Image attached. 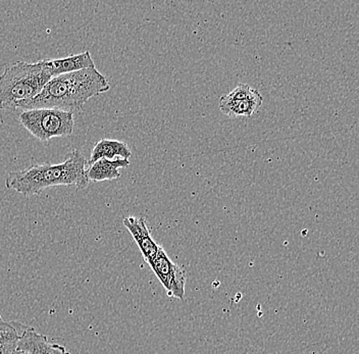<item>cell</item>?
<instances>
[{
    "label": "cell",
    "mask_w": 359,
    "mask_h": 354,
    "mask_svg": "<svg viewBox=\"0 0 359 354\" xmlns=\"http://www.w3.org/2000/svg\"><path fill=\"white\" fill-rule=\"evenodd\" d=\"M19 121L29 133L42 142L67 137L75 126L74 114L57 109H27L20 114Z\"/></svg>",
    "instance_id": "4"
},
{
    "label": "cell",
    "mask_w": 359,
    "mask_h": 354,
    "mask_svg": "<svg viewBox=\"0 0 359 354\" xmlns=\"http://www.w3.org/2000/svg\"><path fill=\"white\" fill-rule=\"evenodd\" d=\"M87 160L78 149L67 154L62 163L32 165L21 171L8 174L6 187L24 196L41 193L47 188L55 186H76L78 189L88 187L86 174Z\"/></svg>",
    "instance_id": "2"
},
{
    "label": "cell",
    "mask_w": 359,
    "mask_h": 354,
    "mask_svg": "<svg viewBox=\"0 0 359 354\" xmlns=\"http://www.w3.org/2000/svg\"><path fill=\"white\" fill-rule=\"evenodd\" d=\"M18 347V341L0 343V354H11Z\"/></svg>",
    "instance_id": "13"
},
{
    "label": "cell",
    "mask_w": 359,
    "mask_h": 354,
    "mask_svg": "<svg viewBox=\"0 0 359 354\" xmlns=\"http://www.w3.org/2000/svg\"><path fill=\"white\" fill-rule=\"evenodd\" d=\"M41 62L53 78L65 75V74L74 73L81 69L95 68V62L88 50L64 58H55V60L46 58V60H41Z\"/></svg>",
    "instance_id": "9"
},
{
    "label": "cell",
    "mask_w": 359,
    "mask_h": 354,
    "mask_svg": "<svg viewBox=\"0 0 359 354\" xmlns=\"http://www.w3.org/2000/svg\"><path fill=\"white\" fill-rule=\"evenodd\" d=\"M51 79L41 60L6 64L0 75V109L15 111L39 95Z\"/></svg>",
    "instance_id": "3"
},
{
    "label": "cell",
    "mask_w": 359,
    "mask_h": 354,
    "mask_svg": "<svg viewBox=\"0 0 359 354\" xmlns=\"http://www.w3.org/2000/svg\"><path fill=\"white\" fill-rule=\"evenodd\" d=\"M264 97L257 89L247 84H240L230 93L219 98V107L222 113L231 118L249 116L257 113L262 107Z\"/></svg>",
    "instance_id": "5"
},
{
    "label": "cell",
    "mask_w": 359,
    "mask_h": 354,
    "mask_svg": "<svg viewBox=\"0 0 359 354\" xmlns=\"http://www.w3.org/2000/svg\"><path fill=\"white\" fill-rule=\"evenodd\" d=\"M11 354H31L30 353H29V351H26V350H22V349H20V348H15V350L13 351V353H11Z\"/></svg>",
    "instance_id": "14"
},
{
    "label": "cell",
    "mask_w": 359,
    "mask_h": 354,
    "mask_svg": "<svg viewBox=\"0 0 359 354\" xmlns=\"http://www.w3.org/2000/svg\"><path fill=\"white\" fill-rule=\"evenodd\" d=\"M123 226L136 242L146 263L149 264L158 254L161 246L154 238L145 217H128L123 219Z\"/></svg>",
    "instance_id": "7"
},
{
    "label": "cell",
    "mask_w": 359,
    "mask_h": 354,
    "mask_svg": "<svg viewBox=\"0 0 359 354\" xmlns=\"http://www.w3.org/2000/svg\"><path fill=\"white\" fill-rule=\"evenodd\" d=\"M20 338V322H6L0 315V343L18 341Z\"/></svg>",
    "instance_id": "12"
},
{
    "label": "cell",
    "mask_w": 359,
    "mask_h": 354,
    "mask_svg": "<svg viewBox=\"0 0 359 354\" xmlns=\"http://www.w3.org/2000/svg\"><path fill=\"white\" fill-rule=\"evenodd\" d=\"M149 266L167 291L168 297L178 298L182 301L185 300V271L168 257L163 247Z\"/></svg>",
    "instance_id": "6"
},
{
    "label": "cell",
    "mask_w": 359,
    "mask_h": 354,
    "mask_svg": "<svg viewBox=\"0 0 359 354\" xmlns=\"http://www.w3.org/2000/svg\"><path fill=\"white\" fill-rule=\"evenodd\" d=\"M132 156L131 149L127 143L120 140L111 139H101L92 149L89 161V165H93L96 161L107 158V160H116V158H125L129 160Z\"/></svg>",
    "instance_id": "10"
},
{
    "label": "cell",
    "mask_w": 359,
    "mask_h": 354,
    "mask_svg": "<svg viewBox=\"0 0 359 354\" xmlns=\"http://www.w3.org/2000/svg\"><path fill=\"white\" fill-rule=\"evenodd\" d=\"M18 348L31 354H71L62 345L50 343L46 336L36 332L33 327L22 325L18 340Z\"/></svg>",
    "instance_id": "8"
},
{
    "label": "cell",
    "mask_w": 359,
    "mask_h": 354,
    "mask_svg": "<svg viewBox=\"0 0 359 354\" xmlns=\"http://www.w3.org/2000/svg\"><path fill=\"white\" fill-rule=\"evenodd\" d=\"M130 161L125 158L107 160L102 158L89 165L86 169L87 177L92 182H102V181L116 180L121 177L118 170L129 167Z\"/></svg>",
    "instance_id": "11"
},
{
    "label": "cell",
    "mask_w": 359,
    "mask_h": 354,
    "mask_svg": "<svg viewBox=\"0 0 359 354\" xmlns=\"http://www.w3.org/2000/svg\"><path fill=\"white\" fill-rule=\"evenodd\" d=\"M109 89V80L97 69H81L53 78L39 95L30 102L22 103L18 109H57L73 113L90 98Z\"/></svg>",
    "instance_id": "1"
}]
</instances>
